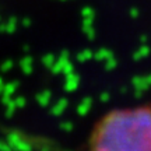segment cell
<instances>
[{"mask_svg":"<svg viewBox=\"0 0 151 151\" xmlns=\"http://www.w3.org/2000/svg\"><path fill=\"white\" fill-rule=\"evenodd\" d=\"M87 151H151V104L118 106L99 116Z\"/></svg>","mask_w":151,"mask_h":151,"instance_id":"1","label":"cell"}]
</instances>
